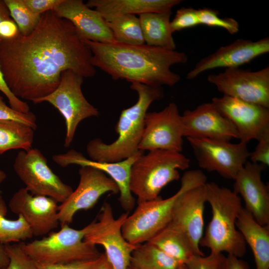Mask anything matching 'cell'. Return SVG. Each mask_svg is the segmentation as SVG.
Listing matches in <instances>:
<instances>
[{
  "mask_svg": "<svg viewBox=\"0 0 269 269\" xmlns=\"http://www.w3.org/2000/svg\"><path fill=\"white\" fill-rule=\"evenodd\" d=\"M92 57L71 22L53 10L42 14L28 35L19 32L0 41V67L7 86L17 98L33 103L57 88L64 71L93 77Z\"/></svg>",
  "mask_w": 269,
  "mask_h": 269,
  "instance_id": "1",
  "label": "cell"
},
{
  "mask_svg": "<svg viewBox=\"0 0 269 269\" xmlns=\"http://www.w3.org/2000/svg\"><path fill=\"white\" fill-rule=\"evenodd\" d=\"M84 40L92 52V65L115 80L125 79L130 83L171 87L180 81L181 76L173 72L171 67L186 63L188 58L184 52L146 44H105Z\"/></svg>",
  "mask_w": 269,
  "mask_h": 269,
  "instance_id": "2",
  "label": "cell"
},
{
  "mask_svg": "<svg viewBox=\"0 0 269 269\" xmlns=\"http://www.w3.org/2000/svg\"><path fill=\"white\" fill-rule=\"evenodd\" d=\"M130 88L138 95L136 102L122 111L115 126L117 138L107 144L99 138L90 141L86 151L91 160L98 162H115L128 158L139 150L138 145L144 129V120L150 104L162 99L164 92L161 86H150L136 82L131 83Z\"/></svg>",
  "mask_w": 269,
  "mask_h": 269,
  "instance_id": "3",
  "label": "cell"
},
{
  "mask_svg": "<svg viewBox=\"0 0 269 269\" xmlns=\"http://www.w3.org/2000/svg\"><path fill=\"white\" fill-rule=\"evenodd\" d=\"M204 186L212 218L199 246L208 248L215 254L226 252L242 257L246 252V243L236 226L243 207L241 197L229 188L213 182H206Z\"/></svg>",
  "mask_w": 269,
  "mask_h": 269,
  "instance_id": "4",
  "label": "cell"
},
{
  "mask_svg": "<svg viewBox=\"0 0 269 269\" xmlns=\"http://www.w3.org/2000/svg\"><path fill=\"white\" fill-rule=\"evenodd\" d=\"M206 181L201 170H188L181 178L180 188L172 196L163 199L159 196L137 203L134 213L129 215L122 226L124 238L135 246L148 242L171 221L173 206L179 195L185 189L204 185Z\"/></svg>",
  "mask_w": 269,
  "mask_h": 269,
  "instance_id": "5",
  "label": "cell"
},
{
  "mask_svg": "<svg viewBox=\"0 0 269 269\" xmlns=\"http://www.w3.org/2000/svg\"><path fill=\"white\" fill-rule=\"evenodd\" d=\"M190 160L181 152L154 149L141 154L131 170L130 189L137 203L158 197L162 189L180 178L178 170L189 168Z\"/></svg>",
  "mask_w": 269,
  "mask_h": 269,
  "instance_id": "6",
  "label": "cell"
},
{
  "mask_svg": "<svg viewBox=\"0 0 269 269\" xmlns=\"http://www.w3.org/2000/svg\"><path fill=\"white\" fill-rule=\"evenodd\" d=\"M86 231V226L76 230L64 225L59 231L50 232L40 240L21 242V248L38 264H66L97 259L101 254L95 245L84 241Z\"/></svg>",
  "mask_w": 269,
  "mask_h": 269,
  "instance_id": "7",
  "label": "cell"
},
{
  "mask_svg": "<svg viewBox=\"0 0 269 269\" xmlns=\"http://www.w3.org/2000/svg\"><path fill=\"white\" fill-rule=\"evenodd\" d=\"M84 78L71 70L64 71L57 88L34 103H49L62 115L66 126L64 143L66 147L72 143L79 123L88 118L97 117L100 114L98 109L87 100L82 92Z\"/></svg>",
  "mask_w": 269,
  "mask_h": 269,
  "instance_id": "8",
  "label": "cell"
},
{
  "mask_svg": "<svg viewBox=\"0 0 269 269\" xmlns=\"http://www.w3.org/2000/svg\"><path fill=\"white\" fill-rule=\"evenodd\" d=\"M13 167L25 188L32 195L48 197L62 203L73 191L71 186L53 172L46 158L38 149L20 150Z\"/></svg>",
  "mask_w": 269,
  "mask_h": 269,
  "instance_id": "9",
  "label": "cell"
},
{
  "mask_svg": "<svg viewBox=\"0 0 269 269\" xmlns=\"http://www.w3.org/2000/svg\"><path fill=\"white\" fill-rule=\"evenodd\" d=\"M129 212L115 219L111 205L105 202L101 210L98 221L86 226L84 241L96 246H102L113 269H128L132 252L136 246L129 243L123 236L122 226Z\"/></svg>",
  "mask_w": 269,
  "mask_h": 269,
  "instance_id": "10",
  "label": "cell"
},
{
  "mask_svg": "<svg viewBox=\"0 0 269 269\" xmlns=\"http://www.w3.org/2000/svg\"><path fill=\"white\" fill-rule=\"evenodd\" d=\"M201 168L234 180L249 158L247 144L240 141L187 137Z\"/></svg>",
  "mask_w": 269,
  "mask_h": 269,
  "instance_id": "11",
  "label": "cell"
},
{
  "mask_svg": "<svg viewBox=\"0 0 269 269\" xmlns=\"http://www.w3.org/2000/svg\"><path fill=\"white\" fill-rule=\"evenodd\" d=\"M207 80L224 95L269 108V66L256 71L227 68Z\"/></svg>",
  "mask_w": 269,
  "mask_h": 269,
  "instance_id": "12",
  "label": "cell"
},
{
  "mask_svg": "<svg viewBox=\"0 0 269 269\" xmlns=\"http://www.w3.org/2000/svg\"><path fill=\"white\" fill-rule=\"evenodd\" d=\"M212 102L233 125L240 141L248 144L269 135V108L224 95Z\"/></svg>",
  "mask_w": 269,
  "mask_h": 269,
  "instance_id": "13",
  "label": "cell"
},
{
  "mask_svg": "<svg viewBox=\"0 0 269 269\" xmlns=\"http://www.w3.org/2000/svg\"><path fill=\"white\" fill-rule=\"evenodd\" d=\"M79 174L80 181L77 188L58 205V216L61 226L71 223L78 211L92 208L105 193L116 194L119 192L115 182L97 168L82 166Z\"/></svg>",
  "mask_w": 269,
  "mask_h": 269,
  "instance_id": "14",
  "label": "cell"
},
{
  "mask_svg": "<svg viewBox=\"0 0 269 269\" xmlns=\"http://www.w3.org/2000/svg\"><path fill=\"white\" fill-rule=\"evenodd\" d=\"M183 127L176 104L170 103L159 112H147L139 150L164 149L181 152Z\"/></svg>",
  "mask_w": 269,
  "mask_h": 269,
  "instance_id": "15",
  "label": "cell"
},
{
  "mask_svg": "<svg viewBox=\"0 0 269 269\" xmlns=\"http://www.w3.org/2000/svg\"><path fill=\"white\" fill-rule=\"evenodd\" d=\"M269 52V37L257 41L239 38L200 59L187 74L186 79H193L203 72L215 68H239Z\"/></svg>",
  "mask_w": 269,
  "mask_h": 269,
  "instance_id": "16",
  "label": "cell"
},
{
  "mask_svg": "<svg viewBox=\"0 0 269 269\" xmlns=\"http://www.w3.org/2000/svg\"><path fill=\"white\" fill-rule=\"evenodd\" d=\"M57 202L46 196L32 195L25 187L18 189L10 198L11 211L21 215L33 236L50 233L59 224Z\"/></svg>",
  "mask_w": 269,
  "mask_h": 269,
  "instance_id": "17",
  "label": "cell"
},
{
  "mask_svg": "<svg viewBox=\"0 0 269 269\" xmlns=\"http://www.w3.org/2000/svg\"><path fill=\"white\" fill-rule=\"evenodd\" d=\"M204 185L184 190L174 204L170 223L190 240L196 256H204L199 242L203 236L204 211L206 202Z\"/></svg>",
  "mask_w": 269,
  "mask_h": 269,
  "instance_id": "18",
  "label": "cell"
},
{
  "mask_svg": "<svg viewBox=\"0 0 269 269\" xmlns=\"http://www.w3.org/2000/svg\"><path fill=\"white\" fill-rule=\"evenodd\" d=\"M181 119L184 137L230 141L238 139L233 125L211 102L204 103L193 110H186Z\"/></svg>",
  "mask_w": 269,
  "mask_h": 269,
  "instance_id": "19",
  "label": "cell"
},
{
  "mask_svg": "<svg viewBox=\"0 0 269 269\" xmlns=\"http://www.w3.org/2000/svg\"><path fill=\"white\" fill-rule=\"evenodd\" d=\"M139 150L136 154L128 158L115 162H98L88 159L81 152L70 149L67 152L53 155V160L61 167L70 164L81 166H89L104 172L117 184L120 194L119 201L122 208L129 212L134 206L135 199L130 189L131 167L135 161L143 153Z\"/></svg>",
  "mask_w": 269,
  "mask_h": 269,
  "instance_id": "20",
  "label": "cell"
},
{
  "mask_svg": "<svg viewBox=\"0 0 269 269\" xmlns=\"http://www.w3.org/2000/svg\"><path fill=\"white\" fill-rule=\"evenodd\" d=\"M263 165L247 161L235 177L233 191L240 195L245 208L262 226L269 225V190L262 180Z\"/></svg>",
  "mask_w": 269,
  "mask_h": 269,
  "instance_id": "21",
  "label": "cell"
},
{
  "mask_svg": "<svg viewBox=\"0 0 269 269\" xmlns=\"http://www.w3.org/2000/svg\"><path fill=\"white\" fill-rule=\"evenodd\" d=\"M53 11L71 22L82 39L105 44L116 43L101 13L83 0H63Z\"/></svg>",
  "mask_w": 269,
  "mask_h": 269,
  "instance_id": "22",
  "label": "cell"
},
{
  "mask_svg": "<svg viewBox=\"0 0 269 269\" xmlns=\"http://www.w3.org/2000/svg\"><path fill=\"white\" fill-rule=\"evenodd\" d=\"M181 0H89L86 3L89 7H95L105 20L122 14L147 12H164L171 11L180 4Z\"/></svg>",
  "mask_w": 269,
  "mask_h": 269,
  "instance_id": "23",
  "label": "cell"
},
{
  "mask_svg": "<svg viewBox=\"0 0 269 269\" xmlns=\"http://www.w3.org/2000/svg\"><path fill=\"white\" fill-rule=\"evenodd\" d=\"M236 226L253 252L256 269H269V225H260L242 207Z\"/></svg>",
  "mask_w": 269,
  "mask_h": 269,
  "instance_id": "24",
  "label": "cell"
},
{
  "mask_svg": "<svg viewBox=\"0 0 269 269\" xmlns=\"http://www.w3.org/2000/svg\"><path fill=\"white\" fill-rule=\"evenodd\" d=\"M171 11L139 15L145 44L169 50L176 46L170 29Z\"/></svg>",
  "mask_w": 269,
  "mask_h": 269,
  "instance_id": "25",
  "label": "cell"
},
{
  "mask_svg": "<svg viewBox=\"0 0 269 269\" xmlns=\"http://www.w3.org/2000/svg\"><path fill=\"white\" fill-rule=\"evenodd\" d=\"M148 242L182 264H185L193 256H196L188 236L170 222Z\"/></svg>",
  "mask_w": 269,
  "mask_h": 269,
  "instance_id": "26",
  "label": "cell"
},
{
  "mask_svg": "<svg viewBox=\"0 0 269 269\" xmlns=\"http://www.w3.org/2000/svg\"><path fill=\"white\" fill-rule=\"evenodd\" d=\"M34 130L19 122L0 120V155L11 149L32 148Z\"/></svg>",
  "mask_w": 269,
  "mask_h": 269,
  "instance_id": "27",
  "label": "cell"
},
{
  "mask_svg": "<svg viewBox=\"0 0 269 269\" xmlns=\"http://www.w3.org/2000/svg\"><path fill=\"white\" fill-rule=\"evenodd\" d=\"M181 264L148 242L136 245L130 259L136 269H177Z\"/></svg>",
  "mask_w": 269,
  "mask_h": 269,
  "instance_id": "28",
  "label": "cell"
},
{
  "mask_svg": "<svg viewBox=\"0 0 269 269\" xmlns=\"http://www.w3.org/2000/svg\"><path fill=\"white\" fill-rule=\"evenodd\" d=\"M105 20L116 43L128 45L145 44L140 20L135 15H118Z\"/></svg>",
  "mask_w": 269,
  "mask_h": 269,
  "instance_id": "29",
  "label": "cell"
},
{
  "mask_svg": "<svg viewBox=\"0 0 269 269\" xmlns=\"http://www.w3.org/2000/svg\"><path fill=\"white\" fill-rule=\"evenodd\" d=\"M7 207L2 195L0 194V244L5 245L20 242L31 239L33 235L32 231L21 215L16 220L5 217Z\"/></svg>",
  "mask_w": 269,
  "mask_h": 269,
  "instance_id": "30",
  "label": "cell"
},
{
  "mask_svg": "<svg viewBox=\"0 0 269 269\" xmlns=\"http://www.w3.org/2000/svg\"><path fill=\"white\" fill-rule=\"evenodd\" d=\"M10 17L17 25L21 34H30L37 26L41 15L33 12L23 0H4Z\"/></svg>",
  "mask_w": 269,
  "mask_h": 269,
  "instance_id": "31",
  "label": "cell"
},
{
  "mask_svg": "<svg viewBox=\"0 0 269 269\" xmlns=\"http://www.w3.org/2000/svg\"><path fill=\"white\" fill-rule=\"evenodd\" d=\"M197 10L200 24L221 27L225 29L231 34H236L239 31V24L233 18H221L218 16V11L208 8H199Z\"/></svg>",
  "mask_w": 269,
  "mask_h": 269,
  "instance_id": "32",
  "label": "cell"
},
{
  "mask_svg": "<svg viewBox=\"0 0 269 269\" xmlns=\"http://www.w3.org/2000/svg\"><path fill=\"white\" fill-rule=\"evenodd\" d=\"M3 245L9 262L5 267L1 269H37L36 263L22 250L21 242Z\"/></svg>",
  "mask_w": 269,
  "mask_h": 269,
  "instance_id": "33",
  "label": "cell"
},
{
  "mask_svg": "<svg viewBox=\"0 0 269 269\" xmlns=\"http://www.w3.org/2000/svg\"><path fill=\"white\" fill-rule=\"evenodd\" d=\"M200 24L197 10L192 7H181L178 9L170 22L172 33Z\"/></svg>",
  "mask_w": 269,
  "mask_h": 269,
  "instance_id": "34",
  "label": "cell"
},
{
  "mask_svg": "<svg viewBox=\"0 0 269 269\" xmlns=\"http://www.w3.org/2000/svg\"><path fill=\"white\" fill-rule=\"evenodd\" d=\"M0 120H13L27 125L35 130L37 128L36 117L35 114L29 112L23 113L17 112L4 102L0 95Z\"/></svg>",
  "mask_w": 269,
  "mask_h": 269,
  "instance_id": "35",
  "label": "cell"
},
{
  "mask_svg": "<svg viewBox=\"0 0 269 269\" xmlns=\"http://www.w3.org/2000/svg\"><path fill=\"white\" fill-rule=\"evenodd\" d=\"M220 254L210 253L206 257L194 255L185 264L189 269H217Z\"/></svg>",
  "mask_w": 269,
  "mask_h": 269,
  "instance_id": "36",
  "label": "cell"
},
{
  "mask_svg": "<svg viewBox=\"0 0 269 269\" xmlns=\"http://www.w3.org/2000/svg\"><path fill=\"white\" fill-rule=\"evenodd\" d=\"M1 38L0 37V41ZM0 91L7 98L9 106L13 110L23 113H27L30 111L28 105L16 97L7 86L0 67Z\"/></svg>",
  "mask_w": 269,
  "mask_h": 269,
  "instance_id": "37",
  "label": "cell"
},
{
  "mask_svg": "<svg viewBox=\"0 0 269 269\" xmlns=\"http://www.w3.org/2000/svg\"><path fill=\"white\" fill-rule=\"evenodd\" d=\"M249 158L252 162L269 165V135L258 140L254 150L250 152Z\"/></svg>",
  "mask_w": 269,
  "mask_h": 269,
  "instance_id": "38",
  "label": "cell"
},
{
  "mask_svg": "<svg viewBox=\"0 0 269 269\" xmlns=\"http://www.w3.org/2000/svg\"><path fill=\"white\" fill-rule=\"evenodd\" d=\"M99 258L95 260L81 261L66 264H41L36 263L37 269H93L98 263Z\"/></svg>",
  "mask_w": 269,
  "mask_h": 269,
  "instance_id": "39",
  "label": "cell"
},
{
  "mask_svg": "<svg viewBox=\"0 0 269 269\" xmlns=\"http://www.w3.org/2000/svg\"><path fill=\"white\" fill-rule=\"evenodd\" d=\"M63 0H23L26 6L34 13L41 15L54 10Z\"/></svg>",
  "mask_w": 269,
  "mask_h": 269,
  "instance_id": "40",
  "label": "cell"
},
{
  "mask_svg": "<svg viewBox=\"0 0 269 269\" xmlns=\"http://www.w3.org/2000/svg\"><path fill=\"white\" fill-rule=\"evenodd\" d=\"M217 269H250L247 262L232 255L225 256L221 253Z\"/></svg>",
  "mask_w": 269,
  "mask_h": 269,
  "instance_id": "41",
  "label": "cell"
},
{
  "mask_svg": "<svg viewBox=\"0 0 269 269\" xmlns=\"http://www.w3.org/2000/svg\"><path fill=\"white\" fill-rule=\"evenodd\" d=\"M19 32L17 25L11 18L0 22V37L1 39H10Z\"/></svg>",
  "mask_w": 269,
  "mask_h": 269,
  "instance_id": "42",
  "label": "cell"
},
{
  "mask_svg": "<svg viewBox=\"0 0 269 269\" xmlns=\"http://www.w3.org/2000/svg\"><path fill=\"white\" fill-rule=\"evenodd\" d=\"M93 269H113L105 253L101 255L98 263Z\"/></svg>",
  "mask_w": 269,
  "mask_h": 269,
  "instance_id": "43",
  "label": "cell"
},
{
  "mask_svg": "<svg viewBox=\"0 0 269 269\" xmlns=\"http://www.w3.org/2000/svg\"><path fill=\"white\" fill-rule=\"evenodd\" d=\"M9 259L4 245L0 244V269L5 267L8 264Z\"/></svg>",
  "mask_w": 269,
  "mask_h": 269,
  "instance_id": "44",
  "label": "cell"
},
{
  "mask_svg": "<svg viewBox=\"0 0 269 269\" xmlns=\"http://www.w3.org/2000/svg\"><path fill=\"white\" fill-rule=\"evenodd\" d=\"M11 18L9 11L3 0H0V22Z\"/></svg>",
  "mask_w": 269,
  "mask_h": 269,
  "instance_id": "45",
  "label": "cell"
},
{
  "mask_svg": "<svg viewBox=\"0 0 269 269\" xmlns=\"http://www.w3.org/2000/svg\"><path fill=\"white\" fill-rule=\"evenodd\" d=\"M6 177V173L3 170L0 169V184L5 179Z\"/></svg>",
  "mask_w": 269,
  "mask_h": 269,
  "instance_id": "46",
  "label": "cell"
},
{
  "mask_svg": "<svg viewBox=\"0 0 269 269\" xmlns=\"http://www.w3.org/2000/svg\"><path fill=\"white\" fill-rule=\"evenodd\" d=\"M177 269H189L185 264H181Z\"/></svg>",
  "mask_w": 269,
  "mask_h": 269,
  "instance_id": "47",
  "label": "cell"
},
{
  "mask_svg": "<svg viewBox=\"0 0 269 269\" xmlns=\"http://www.w3.org/2000/svg\"><path fill=\"white\" fill-rule=\"evenodd\" d=\"M128 269H135V268H134L132 266L130 265L129 267H128Z\"/></svg>",
  "mask_w": 269,
  "mask_h": 269,
  "instance_id": "48",
  "label": "cell"
}]
</instances>
